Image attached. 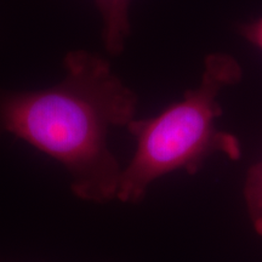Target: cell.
Here are the masks:
<instances>
[{
    "label": "cell",
    "mask_w": 262,
    "mask_h": 262,
    "mask_svg": "<svg viewBox=\"0 0 262 262\" xmlns=\"http://www.w3.org/2000/svg\"><path fill=\"white\" fill-rule=\"evenodd\" d=\"M239 31L245 40L262 51V17L243 24Z\"/></svg>",
    "instance_id": "5b68a950"
},
{
    "label": "cell",
    "mask_w": 262,
    "mask_h": 262,
    "mask_svg": "<svg viewBox=\"0 0 262 262\" xmlns=\"http://www.w3.org/2000/svg\"><path fill=\"white\" fill-rule=\"evenodd\" d=\"M242 75L241 64L233 56L224 52L209 55L195 89L157 116L135 118L126 126L136 141V149L122 171L118 201L139 203L156 180L178 170L194 175L216 153L231 160L241 158V142L219 129L216 119L222 114L219 94L239 83Z\"/></svg>",
    "instance_id": "7a4b0ae2"
},
{
    "label": "cell",
    "mask_w": 262,
    "mask_h": 262,
    "mask_svg": "<svg viewBox=\"0 0 262 262\" xmlns=\"http://www.w3.org/2000/svg\"><path fill=\"white\" fill-rule=\"evenodd\" d=\"M60 83L39 90H0V139L11 135L57 160L83 201L117 199L123 168L111 130L135 119L137 96L98 54L78 49L63 58Z\"/></svg>",
    "instance_id": "6da1fadb"
},
{
    "label": "cell",
    "mask_w": 262,
    "mask_h": 262,
    "mask_svg": "<svg viewBox=\"0 0 262 262\" xmlns=\"http://www.w3.org/2000/svg\"><path fill=\"white\" fill-rule=\"evenodd\" d=\"M243 196L251 225L262 237V160L249 168L244 180Z\"/></svg>",
    "instance_id": "277c9868"
},
{
    "label": "cell",
    "mask_w": 262,
    "mask_h": 262,
    "mask_svg": "<svg viewBox=\"0 0 262 262\" xmlns=\"http://www.w3.org/2000/svg\"><path fill=\"white\" fill-rule=\"evenodd\" d=\"M102 18V41L107 52L118 56L130 35L131 0H94Z\"/></svg>",
    "instance_id": "3957f363"
}]
</instances>
